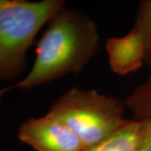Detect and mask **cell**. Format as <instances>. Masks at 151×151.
<instances>
[{"label": "cell", "mask_w": 151, "mask_h": 151, "mask_svg": "<svg viewBox=\"0 0 151 151\" xmlns=\"http://www.w3.org/2000/svg\"><path fill=\"white\" fill-rule=\"evenodd\" d=\"M134 27L140 33L144 41L145 63L151 67V0H143L139 3Z\"/></svg>", "instance_id": "ba28073f"}, {"label": "cell", "mask_w": 151, "mask_h": 151, "mask_svg": "<svg viewBox=\"0 0 151 151\" xmlns=\"http://www.w3.org/2000/svg\"><path fill=\"white\" fill-rule=\"evenodd\" d=\"M96 22L66 4L55 14L36 43L35 59L25 77L11 86L27 91L81 73L99 50Z\"/></svg>", "instance_id": "6da1fadb"}, {"label": "cell", "mask_w": 151, "mask_h": 151, "mask_svg": "<svg viewBox=\"0 0 151 151\" xmlns=\"http://www.w3.org/2000/svg\"><path fill=\"white\" fill-rule=\"evenodd\" d=\"M124 103L133 119L137 121L151 119V72L145 81L125 97Z\"/></svg>", "instance_id": "52a82bcc"}, {"label": "cell", "mask_w": 151, "mask_h": 151, "mask_svg": "<svg viewBox=\"0 0 151 151\" xmlns=\"http://www.w3.org/2000/svg\"><path fill=\"white\" fill-rule=\"evenodd\" d=\"M64 0H0V81H11L26 70V54Z\"/></svg>", "instance_id": "3957f363"}, {"label": "cell", "mask_w": 151, "mask_h": 151, "mask_svg": "<svg viewBox=\"0 0 151 151\" xmlns=\"http://www.w3.org/2000/svg\"><path fill=\"white\" fill-rule=\"evenodd\" d=\"M140 122L136 151H151V119Z\"/></svg>", "instance_id": "9c48e42d"}, {"label": "cell", "mask_w": 151, "mask_h": 151, "mask_svg": "<svg viewBox=\"0 0 151 151\" xmlns=\"http://www.w3.org/2000/svg\"><path fill=\"white\" fill-rule=\"evenodd\" d=\"M10 90H12V87L11 86H9V87H4V88H0V104L2 103V100H3L4 96L9 91H10Z\"/></svg>", "instance_id": "30bf717a"}, {"label": "cell", "mask_w": 151, "mask_h": 151, "mask_svg": "<svg viewBox=\"0 0 151 151\" xmlns=\"http://www.w3.org/2000/svg\"><path fill=\"white\" fill-rule=\"evenodd\" d=\"M19 139L35 151H84L77 135L59 119L46 113L24 120L18 130Z\"/></svg>", "instance_id": "277c9868"}, {"label": "cell", "mask_w": 151, "mask_h": 151, "mask_svg": "<svg viewBox=\"0 0 151 151\" xmlns=\"http://www.w3.org/2000/svg\"><path fill=\"white\" fill-rule=\"evenodd\" d=\"M105 50L110 68L117 75H129L145 64L144 41L140 33L134 27L123 36L108 38Z\"/></svg>", "instance_id": "5b68a950"}, {"label": "cell", "mask_w": 151, "mask_h": 151, "mask_svg": "<svg viewBox=\"0 0 151 151\" xmlns=\"http://www.w3.org/2000/svg\"><path fill=\"white\" fill-rule=\"evenodd\" d=\"M124 101L95 89L71 86L58 97L47 113L70 128L89 149L117 133L130 119L125 118Z\"/></svg>", "instance_id": "7a4b0ae2"}, {"label": "cell", "mask_w": 151, "mask_h": 151, "mask_svg": "<svg viewBox=\"0 0 151 151\" xmlns=\"http://www.w3.org/2000/svg\"><path fill=\"white\" fill-rule=\"evenodd\" d=\"M140 121L130 119L126 125L97 145L84 151H136Z\"/></svg>", "instance_id": "8992f818"}]
</instances>
